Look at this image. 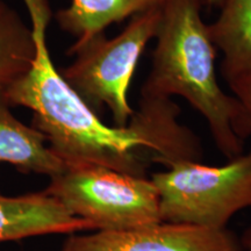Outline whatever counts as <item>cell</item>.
Returning a JSON list of instances; mask_svg holds the SVG:
<instances>
[{
  "mask_svg": "<svg viewBox=\"0 0 251 251\" xmlns=\"http://www.w3.org/2000/svg\"><path fill=\"white\" fill-rule=\"evenodd\" d=\"M166 0H71L69 7L56 14L62 30L81 45L105 31L112 24L133 18L150 8L162 7Z\"/></svg>",
  "mask_w": 251,
  "mask_h": 251,
  "instance_id": "cell-10",
  "label": "cell"
},
{
  "mask_svg": "<svg viewBox=\"0 0 251 251\" xmlns=\"http://www.w3.org/2000/svg\"><path fill=\"white\" fill-rule=\"evenodd\" d=\"M45 191L94 230H129L162 221L158 191L148 177L97 165L67 166Z\"/></svg>",
  "mask_w": 251,
  "mask_h": 251,
  "instance_id": "cell-5",
  "label": "cell"
},
{
  "mask_svg": "<svg viewBox=\"0 0 251 251\" xmlns=\"http://www.w3.org/2000/svg\"><path fill=\"white\" fill-rule=\"evenodd\" d=\"M224 0H203V4H206L209 8H220Z\"/></svg>",
  "mask_w": 251,
  "mask_h": 251,
  "instance_id": "cell-14",
  "label": "cell"
},
{
  "mask_svg": "<svg viewBox=\"0 0 251 251\" xmlns=\"http://www.w3.org/2000/svg\"><path fill=\"white\" fill-rule=\"evenodd\" d=\"M161 19L162 7L150 8L130 18L117 36L108 39L101 33L69 50L76 58L62 69L63 78L97 114L107 108L115 127H126L133 117L128 90Z\"/></svg>",
  "mask_w": 251,
  "mask_h": 251,
  "instance_id": "cell-3",
  "label": "cell"
},
{
  "mask_svg": "<svg viewBox=\"0 0 251 251\" xmlns=\"http://www.w3.org/2000/svg\"><path fill=\"white\" fill-rule=\"evenodd\" d=\"M62 251H243L228 228L161 221L129 230L72 234Z\"/></svg>",
  "mask_w": 251,
  "mask_h": 251,
  "instance_id": "cell-6",
  "label": "cell"
},
{
  "mask_svg": "<svg viewBox=\"0 0 251 251\" xmlns=\"http://www.w3.org/2000/svg\"><path fill=\"white\" fill-rule=\"evenodd\" d=\"M94 230L46 191L9 197L0 193V244L51 234Z\"/></svg>",
  "mask_w": 251,
  "mask_h": 251,
  "instance_id": "cell-7",
  "label": "cell"
},
{
  "mask_svg": "<svg viewBox=\"0 0 251 251\" xmlns=\"http://www.w3.org/2000/svg\"><path fill=\"white\" fill-rule=\"evenodd\" d=\"M35 57V41L13 8L0 0V84L7 85L26 72Z\"/></svg>",
  "mask_w": 251,
  "mask_h": 251,
  "instance_id": "cell-11",
  "label": "cell"
},
{
  "mask_svg": "<svg viewBox=\"0 0 251 251\" xmlns=\"http://www.w3.org/2000/svg\"><path fill=\"white\" fill-rule=\"evenodd\" d=\"M30 14L35 57L30 68L5 85L11 106L33 112V127L67 166L97 165L147 177L151 164L165 169L200 162L202 147L178 122L180 108L170 98L140 96L126 127L108 126L57 71L47 45L48 0H25Z\"/></svg>",
  "mask_w": 251,
  "mask_h": 251,
  "instance_id": "cell-1",
  "label": "cell"
},
{
  "mask_svg": "<svg viewBox=\"0 0 251 251\" xmlns=\"http://www.w3.org/2000/svg\"><path fill=\"white\" fill-rule=\"evenodd\" d=\"M241 246H242L243 251H251V225L246 228L243 234L240 237Z\"/></svg>",
  "mask_w": 251,
  "mask_h": 251,
  "instance_id": "cell-13",
  "label": "cell"
},
{
  "mask_svg": "<svg viewBox=\"0 0 251 251\" xmlns=\"http://www.w3.org/2000/svg\"><path fill=\"white\" fill-rule=\"evenodd\" d=\"M219 9L207 30L222 54L220 70L228 83L251 71V0H224Z\"/></svg>",
  "mask_w": 251,
  "mask_h": 251,
  "instance_id": "cell-9",
  "label": "cell"
},
{
  "mask_svg": "<svg viewBox=\"0 0 251 251\" xmlns=\"http://www.w3.org/2000/svg\"><path fill=\"white\" fill-rule=\"evenodd\" d=\"M150 178L158 191L162 221L221 229L251 208V149L225 165L183 162Z\"/></svg>",
  "mask_w": 251,
  "mask_h": 251,
  "instance_id": "cell-4",
  "label": "cell"
},
{
  "mask_svg": "<svg viewBox=\"0 0 251 251\" xmlns=\"http://www.w3.org/2000/svg\"><path fill=\"white\" fill-rule=\"evenodd\" d=\"M202 5L203 0H166L162 6L151 69L140 96L184 98L206 120L219 151L233 159L244 152L251 128L240 101L219 85Z\"/></svg>",
  "mask_w": 251,
  "mask_h": 251,
  "instance_id": "cell-2",
  "label": "cell"
},
{
  "mask_svg": "<svg viewBox=\"0 0 251 251\" xmlns=\"http://www.w3.org/2000/svg\"><path fill=\"white\" fill-rule=\"evenodd\" d=\"M9 107L5 85L0 84V162L50 178L62 174L67 165L49 148L45 136L18 120Z\"/></svg>",
  "mask_w": 251,
  "mask_h": 251,
  "instance_id": "cell-8",
  "label": "cell"
},
{
  "mask_svg": "<svg viewBox=\"0 0 251 251\" xmlns=\"http://www.w3.org/2000/svg\"><path fill=\"white\" fill-rule=\"evenodd\" d=\"M231 94L240 101L246 112L251 128V71L228 81Z\"/></svg>",
  "mask_w": 251,
  "mask_h": 251,
  "instance_id": "cell-12",
  "label": "cell"
}]
</instances>
